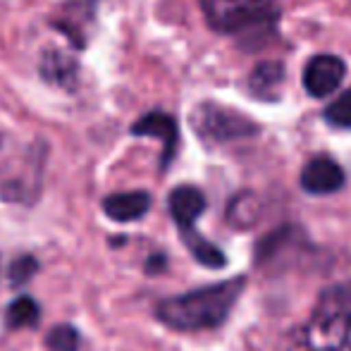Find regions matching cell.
Returning a JSON list of instances; mask_svg holds the SVG:
<instances>
[{
    "instance_id": "7",
    "label": "cell",
    "mask_w": 351,
    "mask_h": 351,
    "mask_svg": "<svg viewBox=\"0 0 351 351\" xmlns=\"http://www.w3.org/2000/svg\"><path fill=\"white\" fill-rule=\"evenodd\" d=\"M132 134L160 139L162 141V167L170 165V160L175 158V151H177V136H180L175 117L167 115V112H160V110L146 112L139 122H134Z\"/></svg>"
},
{
    "instance_id": "12",
    "label": "cell",
    "mask_w": 351,
    "mask_h": 351,
    "mask_svg": "<svg viewBox=\"0 0 351 351\" xmlns=\"http://www.w3.org/2000/svg\"><path fill=\"white\" fill-rule=\"evenodd\" d=\"M38 318H41V308H38L36 299H32V296H19L5 311V323H8L10 330L36 328Z\"/></svg>"
},
{
    "instance_id": "3",
    "label": "cell",
    "mask_w": 351,
    "mask_h": 351,
    "mask_svg": "<svg viewBox=\"0 0 351 351\" xmlns=\"http://www.w3.org/2000/svg\"><path fill=\"white\" fill-rule=\"evenodd\" d=\"M201 12L210 29L246 38L270 32L278 22L275 0H201Z\"/></svg>"
},
{
    "instance_id": "14",
    "label": "cell",
    "mask_w": 351,
    "mask_h": 351,
    "mask_svg": "<svg viewBox=\"0 0 351 351\" xmlns=\"http://www.w3.org/2000/svg\"><path fill=\"white\" fill-rule=\"evenodd\" d=\"M48 351H79V332L72 325H56L46 337Z\"/></svg>"
},
{
    "instance_id": "1",
    "label": "cell",
    "mask_w": 351,
    "mask_h": 351,
    "mask_svg": "<svg viewBox=\"0 0 351 351\" xmlns=\"http://www.w3.org/2000/svg\"><path fill=\"white\" fill-rule=\"evenodd\" d=\"M241 291H244V280H227L220 285L170 296L156 306V318L177 332H201L217 328L234 308Z\"/></svg>"
},
{
    "instance_id": "13",
    "label": "cell",
    "mask_w": 351,
    "mask_h": 351,
    "mask_svg": "<svg viewBox=\"0 0 351 351\" xmlns=\"http://www.w3.org/2000/svg\"><path fill=\"white\" fill-rule=\"evenodd\" d=\"M182 239H184L186 249L191 251V256H194L201 265H208V268H222V265H225V254H222L217 246H213L208 239H204L196 230L184 232Z\"/></svg>"
},
{
    "instance_id": "8",
    "label": "cell",
    "mask_w": 351,
    "mask_h": 351,
    "mask_svg": "<svg viewBox=\"0 0 351 351\" xmlns=\"http://www.w3.org/2000/svg\"><path fill=\"white\" fill-rule=\"evenodd\" d=\"M167 204H170L172 220H175V225L184 234V232L194 230L196 220L206 210V196L196 186H177V189H172Z\"/></svg>"
},
{
    "instance_id": "10",
    "label": "cell",
    "mask_w": 351,
    "mask_h": 351,
    "mask_svg": "<svg viewBox=\"0 0 351 351\" xmlns=\"http://www.w3.org/2000/svg\"><path fill=\"white\" fill-rule=\"evenodd\" d=\"M41 77L46 79L48 84H56V86L62 88H74L79 79V65L72 56L62 51H46L41 58Z\"/></svg>"
},
{
    "instance_id": "11",
    "label": "cell",
    "mask_w": 351,
    "mask_h": 351,
    "mask_svg": "<svg viewBox=\"0 0 351 351\" xmlns=\"http://www.w3.org/2000/svg\"><path fill=\"white\" fill-rule=\"evenodd\" d=\"M285 84V67L280 62H261L251 72V91L263 101H273Z\"/></svg>"
},
{
    "instance_id": "6",
    "label": "cell",
    "mask_w": 351,
    "mask_h": 351,
    "mask_svg": "<svg viewBox=\"0 0 351 351\" xmlns=\"http://www.w3.org/2000/svg\"><path fill=\"white\" fill-rule=\"evenodd\" d=\"M301 186L304 191L315 196L335 194L344 186V170L328 156H318L306 162L301 172Z\"/></svg>"
},
{
    "instance_id": "2",
    "label": "cell",
    "mask_w": 351,
    "mask_h": 351,
    "mask_svg": "<svg viewBox=\"0 0 351 351\" xmlns=\"http://www.w3.org/2000/svg\"><path fill=\"white\" fill-rule=\"evenodd\" d=\"M289 351H351V280L320 294Z\"/></svg>"
},
{
    "instance_id": "5",
    "label": "cell",
    "mask_w": 351,
    "mask_h": 351,
    "mask_svg": "<svg viewBox=\"0 0 351 351\" xmlns=\"http://www.w3.org/2000/svg\"><path fill=\"white\" fill-rule=\"evenodd\" d=\"M344 62L337 56H315L304 67V88L313 98H328L344 79Z\"/></svg>"
},
{
    "instance_id": "16",
    "label": "cell",
    "mask_w": 351,
    "mask_h": 351,
    "mask_svg": "<svg viewBox=\"0 0 351 351\" xmlns=\"http://www.w3.org/2000/svg\"><path fill=\"white\" fill-rule=\"evenodd\" d=\"M36 270H38V261L34 258V256H22V258H17L10 265V282H12L14 287L27 285V282L34 278Z\"/></svg>"
},
{
    "instance_id": "9",
    "label": "cell",
    "mask_w": 351,
    "mask_h": 351,
    "mask_svg": "<svg viewBox=\"0 0 351 351\" xmlns=\"http://www.w3.org/2000/svg\"><path fill=\"white\" fill-rule=\"evenodd\" d=\"M151 210V194L148 191H120L103 199V213L115 222L141 220Z\"/></svg>"
},
{
    "instance_id": "4",
    "label": "cell",
    "mask_w": 351,
    "mask_h": 351,
    "mask_svg": "<svg viewBox=\"0 0 351 351\" xmlns=\"http://www.w3.org/2000/svg\"><path fill=\"white\" fill-rule=\"evenodd\" d=\"M191 125L206 141L215 143L246 139V136L256 134L254 122L246 120L241 112L217 106V103H201L194 110V115H191Z\"/></svg>"
},
{
    "instance_id": "15",
    "label": "cell",
    "mask_w": 351,
    "mask_h": 351,
    "mask_svg": "<svg viewBox=\"0 0 351 351\" xmlns=\"http://www.w3.org/2000/svg\"><path fill=\"white\" fill-rule=\"evenodd\" d=\"M325 120L332 127H339V130H351V88L347 93L332 101L325 110Z\"/></svg>"
}]
</instances>
